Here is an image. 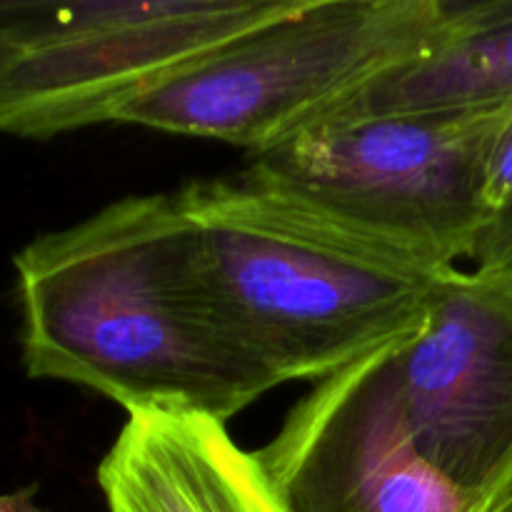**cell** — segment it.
<instances>
[{"label":"cell","instance_id":"obj_1","mask_svg":"<svg viewBox=\"0 0 512 512\" xmlns=\"http://www.w3.org/2000/svg\"><path fill=\"white\" fill-rule=\"evenodd\" d=\"M30 378L228 423L278 388L220 308L178 190L130 195L15 253Z\"/></svg>","mask_w":512,"mask_h":512},{"label":"cell","instance_id":"obj_2","mask_svg":"<svg viewBox=\"0 0 512 512\" xmlns=\"http://www.w3.org/2000/svg\"><path fill=\"white\" fill-rule=\"evenodd\" d=\"M178 195L220 308L278 385L318 383L413 338L455 270L253 168Z\"/></svg>","mask_w":512,"mask_h":512},{"label":"cell","instance_id":"obj_3","mask_svg":"<svg viewBox=\"0 0 512 512\" xmlns=\"http://www.w3.org/2000/svg\"><path fill=\"white\" fill-rule=\"evenodd\" d=\"M450 25V0H300L130 103L115 123L260 155L323 120Z\"/></svg>","mask_w":512,"mask_h":512},{"label":"cell","instance_id":"obj_4","mask_svg":"<svg viewBox=\"0 0 512 512\" xmlns=\"http://www.w3.org/2000/svg\"><path fill=\"white\" fill-rule=\"evenodd\" d=\"M300 0H0V133L48 140L118 115Z\"/></svg>","mask_w":512,"mask_h":512},{"label":"cell","instance_id":"obj_5","mask_svg":"<svg viewBox=\"0 0 512 512\" xmlns=\"http://www.w3.org/2000/svg\"><path fill=\"white\" fill-rule=\"evenodd\" d=\"M510 110L323 120L248 168L355 228L460 268L493 220L485 163Z\"/></svg>","mask_w":512,"mask_h":512},{"label":"cell","instance_id":"obj_6","mask_svg":"<svg viewBox=\"0 0 512 512\" xmlns=\"http://www.w3.org/2000/svg\"><path fill=\"white\" fill-rule=\"evenodd\" d=\"M398 345L318 380L255 450L288 512H473L485 500L420 453L395 385Z\"/></svg>","mask_w":512,"mask_h":512},{"label":"cell","instance_id":"obj_7","mask_svg":"<svg viewBox=\"0 0 512 512\" xmlns=\"http://www.w3.org/2000/svg\"><path fill=\"white\" fill-rule=\"evenodd\" d=\"M393 368L420 453L478 498L512 493V283L455 268Z\"/></svg>","mask_w":512,"mask_h":512},{"label":"cell","instance_id":"obj_8","mask_svg":"<svg viewBox=\"0 0 512 512\" xmlns=\"http://www.w3.org/2000/svg\"><path fill=\"white\" fill-rule=\"evenodd\" d=\"M108 512H288L228 423L193 410H135L98 468Z\"/></svg>","mask_w":512,"mask_h":512},{"label":"cell","instance_id":"obj_9","mask_svg":"<svg viewBox=\"0 0 512 512\" xmlns=\"http://www.w3.org/2000/svg\"><path fill=\"white\" fill-rule=\"evenodd\" d=\"M488 108H512V0H450V25L435 45L323 120Z\"/></svg>","mask_w":512,"mask_h":512},{"label":"cell","instance_id":"obj_10","mask_svg":"<svg viewBox=\"0 0 512 512\" xmlns=\"http://www.w3.org/2000/svg\"><path fill=\"white\" fill-rule=\"evenodd\" d=\"M512 203V110L500 125L493 145H490L488 163H485V205L490 215Z\"/></svg>","mask_w":512,"mask_h":512},{"label":"cell","instance_id":"obj_11","mask_svg":"<svg viewBox=\"0 0 512 512\" xmlns=\"http://www.w3.org/2000/svg\"><path fill=\"white\" fill-rule=\"evenodd\" d=\"M473 270L512 283V203L500 210L480 235L478 250L473 255Z\"/></svg>","mask_w":512,"mask_h":512},{"label":"cell","instance_id":"obj_12","mask_svg":"<svg viewBox=\"0 0 512 512\" xmlns=\"http://www.w3.org/2000/svg\"><path fill=\"white\" fill-rule=\"evenodd\" d=\"M35 485L18 490V493L0 495V512H48L35 503Z\"/></svg>","mask_w":512,"mask_h":512}]
</instances>
